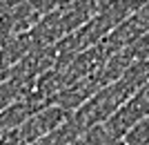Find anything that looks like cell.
Here are the masks:
<instances>
[{"mask_svg": "<svg viewBox=\"0 0 149 145\" xmlns=\"http://www.w3.org/2000/svg\"><path fill=\"white\" fill-rule=\"evenodd\" d=\"M67 118H69V112L62 109V107H58V105H49V107L40 109V112H36L33 116H29V118L18 127L20 143L29 145V143H33V141L47 136V134L56 132L58 127H62L67 123Z\"/></svg>", "mask_w": 149, "mask_h": 145, "instance_id": "cell-1", "label": "cell"}]
</instances>
